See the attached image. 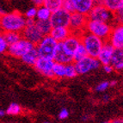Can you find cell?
Masks as SVG:
<instances>
[{"instance_id": "1", "label": "cell", "mask_w": 123, "mask_h": 123, "mask_svg": "<svg viewBox=\"0 0 123 123\" xmlns=\"http://www.w3.org/2000/svg\"><path fill=\"white\" fill-rule=\"evenodd\" d=\"M26 26V17L19 11L5 12L0 16V29L2 32L13 31L22 33Z\"/></svg>"}, {"instance_id": "2", "label": "cell", "mask_w": 123, "mask_h": 123, "mask_svg": "<svg viewBox=\"0 0 123 123\" xmlns=\"http://www.w3.org/2000/svg\"><path fill=\"white\" fill-rule=\"evenodd\" d=\"M80 37H81V43L84 46L88 55L97 58L105 42L104 40L93 35V34L89 33L86 30H84L83 33H81Z\"/></svg>"}, {"instance_id": "3", "label": "cell", "mask_w": 123, "mask_h": 123, "mask_svg": "<svg viewBox=\"0 0 123 123\" xmlns=\"http://www.w3.org/2000/svg\"><path fill=\"white\" fill-rule=\"evenodd\" d=\"M58 45V41L54 40L50 35H44L41 41L35 45L39 57L53 59L56 51V47Z\"/></svg>"}, {"instance_id": "4", "label": "cell", "mask_w": 123, "mask_h": 123, "mask_svg": "<svg viewBox=\"0 0 123 123\" xmlns=\"http://www.w3.org/2000/svg\"><path fill=\"white\" fill-rule=\"evenodd\" d=\"M85 30L89 33L100 37L104 41H107L112 30V26L109 23L88 19L85 26Z\"/></svg>"}, {"instance_id": "5", "label": "cell", "mask_w": 123, "mask_h": 123, "mask_svg": "<svg viewBox=\"0 0 123 123\" xmlns=\"http://www.w3.org/2000/svg\"><path fill=\"white\" fill-rule=\"evenodd\" d=\"M73 63L76 67L78 75H84L89 73L91 71L97 70L102 65L97 58L91 57L90 55L85 56L79 60L74 61Z\"/></svg>"}, {"instance_id": "6", "label": "cell", "mask_w": 123, "mask_h": 123, "mask_svg": "<svg viewBox=\"0 0 123 123\" xmlns=\"http://www.w3.org/2000/svg\"><path fill=\"white\" fill-rule=\"evenodd\" d=\"M87 16H88V19L90 20L101 21V22L109 23L114 22V13L105 6H103V4H95V5L92 7Z\"/></svg>"}, {"instance_id": "7", "label": "cell", "mask_w": 123, "mask_h": 123, "mask_svg": "<svg viewBox=\"0 0 123 123\" xmlns=\"http://www.w3.org/2000/svg\"><path fill=\"white\" fill-rule=\"evenodd\" d=\"M35 47V44H33L27 39L22 37L16 43L9 46L8 49H7V53L12 57L21 59L22 56H23L27 52H29V50H31Z\"/></svg>"}, {"instance_id": "8", "label": "cell", "mask_w": 123, "mask_h": 123, "mask_svg": "<svg viewBox=\"0 0 123 123\" xmlns=\"http://www.w3.org/2000/svg\"><path fill=\"white\" fill-rule=\"evenodd\" d=\"M87 21H88L87 15L78 12V11H74V12L71 13L69 28H70L72 33L81 35V33H83L85 30Z\"/></svg>"}, {"instance_id": "9", "label": "cell", "mask_w": 123, "mask_h": 123, "mask_svg": "<svg viewBox=\"0 0 123 123\" xmlns=\"http://www.w3.org/2000/svg\"><path fill=\"white\" fill-rule=\"evenodd\" d=\"M54 60L48 58L39 57L36 62L34 65V68L37 72H39L42 76L47 78H53V66Z\"/></svg>"}, {"instance_id": "10", "label": "cell", "mask_w": 123, "mask_h": 123, "mask_svg": "<svg viewBox=\"0 0 123 123\" xmlns=\"http://www.w3.org/2000/svg\"><path fill=\"white\" fill-rule=\"evenodd\" d=\"M70 18L71 13L60 8L52 12L49 20L53 27H69Z\"/></svg>"}, {"instance_id": "11", "label": "cell", "mask_w": 123, "mask_h": 123, "mask_svg": "<svg viewBox=\"0 0 123 123\" xmlns=\"http://www.w3.org/2000/svg\"><path fill=\"white\" fill-rule=\"evenodd\" d=\"M109 41L115 48H123V23H116L112 26Z\"/></svg>"}, {"instance_id": "12", "label": "cell", "mask_w": 123, "mask_h": 123, "mask_svg": "<svg viewBox=\"0 0 123 123\" xmlns=\"http://www.w3.org/2000/svg\"><path fill=\"white\" fill-rule=\"evenodd\" d=\"M53 60L55 62H60L66 65L73 62V56L70 52H68L65 48L62 42H58L55 53L53 56Z\"/></svg>"}, {"instance_id": "13", "label": "cell", "mask_w": 123, "mask_h": 123, "mask_svg": "<svg viewBox=\"0 0 123 123\" xmlns=\"http://www.w3.org/2000/svg\"><path fill=\"white\" fill-rule=\"evenodd\" d=\"M21 34H22V36L23 38L27 39L35 45H36L43 37L42 34L40 32V30L35 24L31 25V26H25V28Z\"/></svg>"}, {"instance_id": "14", "label": "cell", "mask_w": 123, "mask_h": 123, "mask_svg": "<svg viewBox=\"0 0 123 123\" xmlns=\"http://www.w3.org/2000/svg\"><path fill=\"white\" fill-rule=\"evenodd\" d=\"M114 50H115V47L112 46V44L109 41H105L104 44L97 56V59L102 65L110 64Z\"/></svg>"}, {"instance_id": "15", "label": "cell", "mask_w": 123, "mask_h": 123, "mask_svg": "<svg viewBox=\"0 0 123 123\" xmlns=\"http://www.w3.org/2000/svg\"><path fill=\"white\" fill-rule=\"evenodd\" d=\"M72 34L69 27H53L49 35L58 42L65 41Z\"/></svg>"}, {"instance_id": "16", "label": "cell", "mask_w": 123, "mask_h": 123, "mask_svg": "<svg viewBox=\"0 0 123 123\" xmlns=\"http://www.w3.org/2000/svg\"><path fill=\"white\" fill-rule=\"evenodd\" d=\"M61 42L65 47V48L68 52H70L72 54H73L74 50L76 49L77 47L81 43V37L78 34L72 33L65 41H61Z\"/></svg>"}, {"instance_id": "17", "label": "cell", "mask_w": 123, "mask_h": 123, "mask_svg": "<svg viewBox=\"0 0 123 123\" xmlns=\"http://www.w3.org/2000/svg\"><path fill=\"white\" fill-rule=\"evenodd\" d=\"M72 1L75 6V10L84 15H88L96 4V0H72Z\"/></svg>"}, {"instance_id": "18", "label": "cell", "mask_w": 123, "mask_h": 123, "mask_svg": "<svg viewBox=\"0 0 123 123\" xmlns=\"http://www.w3.org/2000/svg\"><path fill=\"white\" fill-rule=\"evenodd\" d=\"M96 4H103L110 11L115 13L123 5V0H96Z\"/></svg>"}, {"instance_id": "19", "label": "cell", "mask_w": 123, "mask_h": 123, "mask_svg": "<svg viewBox=\"0 0 123 123\" xmlns=\"http://www.w3.org/2000/svg\"><path fill=\"white\" fill-rule=\"evenodd\" d=\"M38 58H39V54H38V52H37L36 48L35 47L31 50H29V52H27L23 56H22L21 60L26 65L34 66Z\"/></svg>"}, {"instance_id": "20", "label": "cell", "mask_w": 123, "mask_h": 123, "mask_svg": "<svg viewBox=\"0 0 123 123\" xmlns=\"http://www.w3.org/2000/svg\"><path fill=\"white\" fill-rule=\"evenodd\" d=\"M35 25H36V27L38 28V29L42 34L43 36L49 35L52 29H53V26H52V23L49 19H47V20H38V19H36Z\"/></svg>"}, {"instance_id": "21", "label": "cell", "mask_w": 123, "mask_h": 123, "mask_svg": "<svg viewBox=\"0 0 123 123\" xmlns=\"http://www.w3.org/2000/svg\"><path fill=\"white\" fill-rule=\"evenodd\" d=\"M53 78H63L66 76V65L60 62H55L53 66Z\"/></svg>"}, {"instance_id": "22", "label": "cell", "mask_w": 123, "mask_h": 123, "mask_svg": "<svg viewBox=\"0 0 123 123\" xmlns=\"http://www.w3.org/2000/svg\"><path fill=\"white\" fill-rule=\"evenodd\" d=\"M3 35L6 42L8 45H12V44L16 43L17 41L22 38V34L18 33V32H13V31H7V32H3Z\"/></svg>"}, {"instance_id": "23", "label": "cell", "mask_w": 123, "mask_h": 123, "mask_svg": "<svg viewBox=\"0 0 123 123\" xmlns=\"http://www.w3.org/2000/svg\"><path fill=\"white\" fill-rule=\"evenodd\" d=\"M52 11L45 5H41L37 7V13H36V19L38 20H47L49 19L51 17Z\"/></svg>"}, {"instance_id": "24", "label": "cell", "mask_w": 123, "mask_h": 123, "mask_svg": "<svg viewBox=\"0 0 123 123\" xmlns=\"http://www.w3.org/2000/svg\"><path fill=\"white\" fill-rule=\"evenodd\" d=\"M87 55H88V53H87V51L85 49L84 46L82 43H80L77 47L76 49L74 50L73 54H72V56H73V62L81 60V59H83V58H84Z\"/></svg>"}, {"instance_id": "25", "label": "cell", "mask_w": 123, "mask_h": 123, "mask_svg": "<svg viewBox=\"0 0 123 123\" xmlns=\"http://www.w3.org/2000/svg\"><path fill=\"white\" fill-rule=\"evenodd\" d=\"M63 0H45L43 5L48 8L52 12L62 8Z\"/></svg>"}, {"instance_id": "26", "label": "cell", "mask_w": 123, "mask_h": 123, "mask_svg": "<svg viewBox=\"0 0 123 123\" xmlns=\"http://www.w3.org/2000/svg\"><path fill=\"white\" fill-rule=\"evenodd\" d=\"M123 60V48H115L111 58L110 64L112 66H116Z\"/></svg>"}, {"instance_id": "27", "label": "cell", "mask_w": 123, "mask_h": 123, "mask_svg": "<svg viewBox=\"0 0 123 123\" xmlns=\"http://www.w3.org/2000/svg\"><path fill=\"white\" fill-rule=\"evenodd\" d=\"M21 113H22V108L20 105L16 103H10L5 111V114L9 115H17Z\"/></svg>"}, {"instance_id": "28", "label": "cell", "mask_w": 123, "mask_h": 123, "mask_svg": "<svg viewBox=\"0 0 123 123\" xmlns=\"http://www.w3.org/2000/svg\"><path fill=\"white\" fill-rule=\"evenodd\" d=\"M78 75V72L76 71V67L74 66V63L66 64V76L65 78H73L75 77H77Z\"/></svg>"}, {"instance_id": "29", "label": "cell", "mask_w": 123, "mask_h": 123, "mask_svg": "<svg viewBox=\"0 0 123 123\" xmlns=\"http://www.w3.org/2000/svg\"><path fill=\"white\" fill-rule=\"evenodd\" d=\"M62 8L64 10H66V11L70 13H72L75 10V6H74V4L72 0H63V4H62Z\"/></svg>"}, {"instance_id": "30", "label": "cell", "mask_w": 123, "mask_h": 123, "mask_svg": "<svg viewBox=\"0 0 123 123\" xmlns=\"http://www.w3.org/2000/svg\"><path fill=\"white\" fill-rule=\"evenodd\" d=\"M8 47L9 45L6 42V41H5V39H4L3 32L0 31V54L6 53L7 49H8Z\"/></svg>"}, {"instance_id": "31", "label": "cell", "mask_w": 123, "mask_h": 123, "mask_svg": "<svg viewBox=\"0 0 123 123\" xmlns=\"http://www.w3.org/2000/svg\"><path fill=\"white\" fill-rule=\"evenodd\" d=\"M114 22L116 23H123V5L114 13Z\"/></svg>"}, {"instance_id": "32", "label": "cell", "mask_w": 123, "mask_h": 123, "mask_svg": "<svg viewBox=\"0 0 123 123\" xmlns=\"http://www.w3.org/2000/svg\"><path fill=\"white\" fill-rule=\"evenodd\" d=\"M36 13H37V7L33 6V7H30L29 10H27L24 16L26 18H36Z\"/></svg>"}, {"instance_id": "33", "label": "cell", "mask_w": 123, "mask_h": 123, "mask_svg": "<svg viewBox=\"0 0 123 123\" xmlns=\"http://www.w3.org/2000/svg\"><path fill=\"white\" fill-rule=\"evenodd\" d=\"M109 86H110L109 82H108V81H103V82H101L100 84L96 87V90H97V92H103V91L106 90Z\"/></svg>"}, {"instance_id": "34", "label": "cell", "mask_w": 123, "mask_h": 123, "mask_svg": "<svg viewBox=\"0 0 123 123\" xmlns=\"http://www.w3.org/2000/svg\"><path fill=\"white\" fill-rule=\"evenodd\" d=\"M69 116V111L66 109H62L59 114V119L60 120H65L67 119Z\"/></svg>"}, {"instance_id": "35", "label": "cell", "mask_w": 123, "mask_h": 123, "mask_svg": "<svg viewBox=\"0 0 123 123\" xmlns=\"http://www.w3.org/2000/svg\"><path fill=\"white\" fill-rule=\"evenodd\" d=\"M103 68L105 72L107 73H110V72H113V70L115 69L114 66H112L111 64H105V65H103Z\"/></svg>"}, {"instance_id": "36", "label": "cell", "mask_w": 123, "mask_h": 123, "mask_svg": "<svg viewBox=\"0 0 123 123\" xmlns=\"http://www.w3.org/2000/svg\"><path fill=\"white\" fill-rule=\"evenodd\" d=\"M36 18H26V26H31L35 24Z\"/></svg>"}, {"instance_id": "37", "label": "cell", "mask_w": 123, "mask_h": 123, "mask_svg": "<svg viewBox=\"0 0 123 123\" xmlns=\"http://www.w3.org/2000/svg\"><path fill=\"white\" fill-rule=\"evenodd\" d=\"M30 1L33 3L35 6L39 7V6H41V5H43L45 0H30Z\"/></svg>"}, {"instance_id": "38", "label": "cell", "mask_w": 123, "mask_h": 123, "mask_svg": "<svg viewBox=\"0 0 123 123\" xmlns=\"http://www.w3.org/2000/svg\"><path fill=\"white\" fill-rule=\"evenodd\" d=\"M114 67L117 71H123V60L121 62H120L119 64H117L116 66H115Z\"/></svg>"}, {"instance_id": "39", "label": "cell", "mask_w": 123, "mask_h": 123, "mask_svg": "<svg viewBox=\"0 0 123 123\" xmlns=\"http://www.w3.org/2000/svg\"><path fill=\"white\" fill-rule=\"evenodd\" d=\"M103 102H105V103H106V102H109V95H104L103 97Z\"/></svg>"}, {"instance_id": "40", "label": "cell", "mask_w": 123, "mask_h": 123, "mask_svg": "<svg viewBox=\"0 0 123 123\" xmlns=\"http://www.w3.org/2000/svg\"><path fill=\"white\" fill-rule=\"evenodd\" d=\"M4 115H5V111H4L3 109H0V118L4 116Z\"/></svg>"}, {"instance_id": "41", "label": "cell", "mask_w": 123, "mask_h": 123, "mask_svg": "<svg viewBox=\"0 0 123 123\" xmlns=\"http://www.w3.org/2000/svg\"><path fill=\"white\" fill-rule=\"evenodd\" d=\"M4 13H5V11H4V10L3 9V7L0 5V16L3 15V14H4Z\"/></svg>"}, {"instance_id": "42", "label": "cell", "mask_w": 123, "mask_h": 123, "mask_svg": "<svg viewBox=\"0 0 123 123\" xmlns=\"http://www.w3.org/2000/svg\"><path fill=\"white\" fill-rule=\"evenodd\" d=\"M116 81H112V82H110L109 83V84H110L111 86H114V85H115V84H116Z\"/></svg>"}, {"instance_id": "43", "label": "cell", "mask_w": 123, "mask_h": 123, "mask_svg": "<svg viewBox=\"0 0 123 123\" xmlns=\"http://www.w3.org/2000/svg\"><path fill=\"white\" fill-rule=\"evenodd\" d=\"M121 122H123V117H122V118H121Z\"/></svg>"}, {"instance_id": "44", "label": "cell", "mask_w": 123, "mask_h": 123, "mask_svg": "<svg viewBox=\"0 0 123 123\" xmlns=\"http://www.w3.org/2000/svg\"><path fill=\"white\" fill-rule=\"evenodd\" d=\"M0 31H1V29H0Z\"/></svg>"}]
</instances>
